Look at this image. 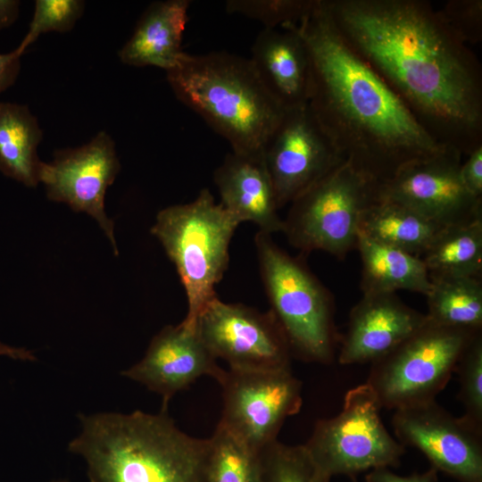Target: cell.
I'll return each instance as SVG.
<instances>
[{
    "label": "cell",
    "instance_id": "1",
    "mask_svg": "<svg viewBox=\"0 0 482 482\" xmlns=\"http://www.w3.org/2000/svg\"><path fill=\"white\" fill-rule=\"evenodd\" d=\"M345 44L399 96L430 137L467 156L482 145V70L424 0H323Z\"/></svg>",
    "mask_w": 482,
    "mask_h": 482
},
{
    "label": "cell",
    "instance_id": "2",
    "mask_svg": "<svg viewBox=\"0 0 482 482\" xmlns=\"http://www.w3.org/2000/svg\"><path fill=\"white\" fill-rule=\"evenodd\" d=\"M311 62L308 106L342 156L373 185L448 147L342 39L323 0L295 24Z\"/></svg>",
    "mask_w": 482,
    "mask_h": 482
},
{
    "label": "cell",
    "instance_id": "3",
    "mask_svg": "<svg viewBox=\"0 0 482 482\" xmlns=\"http://www.w3.org/2000/svg\"><path fill=\"white\" fill-rule=\"evenodd\" d=\"M80 431L68 451L80 456L90 482H205L209 441L158 413L79 414Z\"/></svg>",
    "mask_w": 482,
    "mask_h": 482
},
{
    "label": "cell",
    "instance_id": "4",
    "mask_svg": "<svg viewBox=\"0 0 482 482\" xmlns=\"http://www.w3.org/2000/svg\"><path fill=\"white\" fill-rule=\"evenodd\" d=\"M166 78L177 99L235 153L262 155L286 112L264 87L249 58L229 52L184 53Z\"/></svg>",
    "mask_w": 482,
    "mask_h": 482
},
{
    "label": "cell",
    "instance_id": "5",
    "mask_svg": "<svg viewBox=\"0 0 482 482\" xmlns=\"http://www.w3.org/2000/svg\"><path fill=\"white\" fill-rule=\"evenodd\" d=\"M240 222L217 203L208 188L187 204L160 211L151 233L174 263L187 299L181 321L196 328L206 305L217 297L215 287L229 262L230 241Z\"/></svg>",
    "mask_w": 482,
    "mask_h": 482
},
{
    "label": "cell",
    "instance_id": "6",
    "mask_svg": "<svg viewBox=\"0 0 482 482\" xmlns=\"http://www.w3.org/2000/svg\"><path fill=\"white\" fill-rule=\"evenodd\" d=\"M254 244L270 311L292 353L307 362L329 364L337 341L330 292L303 261L280 248L271 235L258 231Z\"/></svg>",
    "mask_w": 482,
    "mask_h": 482
},
{
    "label": "cell",
    "instance_id": "7",
    "mask_svg": "<svg viewBox=\"0 0 482 482\" xmlns=\"http://www.w3.org/2000/svg\"><path fill=\"white\" fill-rule=\"evenodd\" d=\"M480 332L428 319L411 337L371 363L365 383L381 408L397 410L436 400L461 354Z\"/></svg>",
    "mask_w": 482,
    "mask_h": 482
},
{
    "label": "cell",
    "instance_id": "8",
    "mask_svg": "<svg viewBox=\"0 0 482 482\" xmlns=\"http://www.w3.org/2000/svg\"><path fill=\"white\" fill-rule=\"evenodd\" d=\"M373 184L344 162L291 204L282 232L295 248L344 259L356 248L362 212Z\"/></svg>",
    "mask_w": 482,
    "mask_h": 482
},
{
    "label": "cell",
    "instance_id": "9",
    "mask_svg": "<svg viewBox=\"0 0 482 482\" xmlns=\"http://www.w3.org/2000/svg\"><path fill=\"white\" fill-rule=\"evenodd\" d=\"M380 410L375 393L364 383L346 393L337 416L317 421L303 445L324 475L351 478L399 466L405 447L385 428Z\"/></svg>",
    "mask_w": 482,
    "mask_h": 482
},
{
    "label": "cell",
    "instance_id": "10",
    "mask_svg": "<svg viewBox=\"0 0 482 482\" xmlns=\"http://www.w3.org/2000/svg\"><path fill=\"white\" fill-rule=\"evenodd\" d=\"M219 425L261 453L277 440L285 420L302 406V383L291 372L229 369L221 381Z\"/></svg>",
    "mask_w": 482,
    "mask_h": 482
},
{
    "label": "cell",
    "instance_id": "11",
    "mask_svg": "<svg viewBox=\"0 0 482 482\" xmlns=\"http://www.w3.org/2000/svg\"><path fill=\"white\" fill-rule=\"evenodd\" d=\"M196 328L211 353L231 370H291L288 340L270 310L262 312L217 296L200 314Z\"/></svg>",
    "mask_w": 482,
    "mask_h": 482
},
{
    "label": "cell",
    "instance_id": "12",
    "mask_svg": "<svg viewBox=\"0 0 482 482\" xmlns=\"http://www.w3.org/2000/svg\"><path fill=\"white\" fill-rule=\"evenodd\" d=\"M461 159L459 152L446 148L411 163L373 185L374 199L401 204L443 228L482 218V198L473 196L461 182Z\"/></svg>",
    "mask_w": 482,
    "mask_h": 482
},
{
    "label": "cell",
    "instance_id": "13",
    "mask_svg": "<svg viewBox=\"0 0 482 482\" xmlns=\"http://www.w3.org/2000/svg\"><path fill=\"white\" fill-rule=\"evenodd\" d=\"M262 158L279 209L345 162L308 104L285 112Z\"/></svg>",
    "mask_w": 482,
    "mask_h": 482
},
{
    "label": "cell",
    "instance_id": "14",
    "mask_svg": "<svg viewBox=\"0 0 482 482\" xmlns=\"http://www.w3.org/2000/svg\"><path fill=\"white\" fill-rule=\"evenodd\" d=\"M392 426L397 441L420 450L437 471L460 482H482V431L436 400L395 410Z\"/></svg>",
    "mask_w": 482,
    "mask_h": 482
},
{
    "label": "cell",
    "instance_id": "15",
    "mask_svg": "<svg viewBox=\"0 0 482 482\" xmlns=\"http://www.w3.org/2000/svg\"><path fill=\"white\" fill-rule=\"evenodd\" d=\"M120 170L115 143L105 131L82 146L56 151L54 160L42 162L39 170V182L47 197L92 216L111 241L115 255L113 222L105 214L104 196Z\"/></svg>",
    "mask_w": 482,
    "mask_h": 482
},
{
    "label": "cell",
    "instance_id": "16",
    "mask_svg": "<svg viewBox=\"0 0 482 482\" xmlns=\"http://www.w3.org/2000/svg\"><path fill=\"white\" fill-rule=\"evenodd\" d=\"M225 372L197 328L180 322L164 327L153 337L144 357L120 374L161 395V410H168L172 397L199 378L210 376L220 383Z\"/></svg>",
    "mask_w": 482,
    "mask_h": 482
},
{
    "label": "cell",
    "instance_id": "17",
    "mask_svg": "<svg viewBox=\"0 0 482 482\" xmlns=\"http://www.w3.org/2000/svg\"><path fill=\"white\" fill-rule=\"evenodd\" d=\"M427 315L404 303L395 293L362 294L349 314L338 353L343 365L380 359L416 332Z\"/></svg>",
    "mask_w": 482,
    "mask_h": 482
},
{
    "label": "cell",
    "instance_id": "18",
    "mask_svg": "<svg viewBox=\"0 0 482 482\" xmlns=\"http://www.w3.org/2000/svg\"><path fill=\"white\" fill-rule=\"evenodd\" d=\"M249 60L264 87L285 111L308 104L311 62L295 24L262 29Z\"/></svg>",
    "mask_w": 482,
    "mask_h": 482
},
{
    "label": "cell",
    "instance_id": "19",
    "mask_svg": "<svg viewBox=\"0 0 482 482\" xmlns=\"http://www.w3.org/2000/svg\"><path fill=\"white\" fill-rule=\"evenodd\" d=\"M213 181L220 204L240 223L251 221L270 235L282 232L283 219L262 154L228 153Z\"/></svg>",
    "mask_w": 482,
    "mask_h": 482
},
{
    "label": "cell",
    "instance_id": "20",
    "mask_svg": "<svg viewBox=\"0 0 482 482\" xmlns=\"http://www.w3.org/2000/svg\"><path fill=\"white\" fill-rule=\"evenodd\" d=\"M190 4L189 0L152 3L119 51L120 61L130 66H155L165 71L175 67L185 53L182 40Z\"/></svg>",
    "mask_w": 482,
    "mask_h": 482
},
{
    "label": "cell",
    "instance_id": "21",
    "mask_svg": "<svg viewBox=\"0 0 482 482\" xmlns=\"http://www.w3.org/2000/svg\"><path fill=\"white\" fill-rule=\"evenodd\" d=\"M362 294L411 291L426 295L431 286L421 257L358 235Z\"/></svg>",
    "mask_w": 482,
    "mask_h": 482
},
{
    "label": "cell",
    "instance_id": "22",
    "mask_svg": "<svg viewBox=\"0 0 482 482\" xmlns=\"http://www.w3.org/2000/svg\"><path fill=\"white\" fill-rule=\"evenodd\" d=\"M444 229L407 206L384 199H373L359 223V234L420 257Z\"/></svg>",
    "mask_w": 482,
    "mask_h": 482
},
{
    "label": "cell",
    "instance_id": "23",
    "mask_svg": "<svg viewBox=\"0 0 482 482\" xmlns=\"http://www.w3.org/2000/svg\"><path fill=\"white\" fill-rule=\"evenodd\" d=\"M43 131L24 104L0 102V171L27 187L39 183Z\"/></svg>",
    "mask_w": 482,
    "mask_h": 482
},
{
    "label": "cell",
    "instance_id": "24",
    "mask_svg": "<svg viewBox=\"0 0 482 482\" xmlns=\"http://www.w3.org/2000/svg\"><path fill=\"white\" fill-rule=\"evenodd\" d=\"M420 257L429 278H482V218L444 229Z\"/></svg>",
    "mask_w": 482,
    "mask_h": 482
},
{
    "label": "cell",
    "instance_id": "25",
    "mask_svg": "<svg viewBox=\"0 0 482 482\" xmlns=\"http://www.w3.org/2000/svg\"><path fill=\"white\" fill-rule=\"evenodd\" d=\"M426 295L431 321L450 327L482 329V278H430Z\"/></svg>",
    "mask_w": 482,
    "mask_h": 482
},
{
    "label": "cell",
    "instance_id": "26",
    "mask_svg": "<svg viewBox=\"0 0 482 482\" xmlns=\"http://www.w3.org/2000/svg\"><path fill=\"white\" fill-rule=\"evenodd\" d=\"M208 441L205 482H265L261 453L219 424Z\"/></svg>",
    "mask_w": 482,
    "mask_h": 482
},
{
    "label": "cell",
    "instance_id": "27",
    "mask_svg": "<svg viewBox=\"0 0 482 482\" xmlns=\"http://www.w3.org/2000/svg\"><path fill=\"white\" fill-rule=\"evenodd\" d=\"M265 482H330L314 464L304 446L276 440L261 453Z\"/></svg>",
    "mask_w": 482,
    "mask_h": 482
},
{
    "label": "cell",
    "instance_id": "28",
    "mask_svg": "<svg viewBox=\"0 0 482 482\" xmlns=\"http://www.w3.org/2000/svg\"><path fill=\"white\" fill-rule=\"evenodd\" d=\"M455 371L459 375V399L467 422L482 431V334L476 335L461 354Z\"/></svg>",
    "mask_w": 482,
    "mask_h": 482
},
{
    "label": "cell",
    "instance_id": "29",
    "mask_svg": "<svg viewBox=\"0 0 482 482\" xmlns=\"http://www.w3.org/2000/svg\"><path fill=\"white\" fill-rule=\"evenodd\" d=\"M313 0H228V13L261 22L263 29L296 24L310 10Z\"/></svg>",
    "mask_w": 482,
    "mask_h": 482
},
{
    "label": "cell",
    "instance_id": "30",
    "mask_svg": "<svg viewBox=\"0 0 482 482\" xmlns=\"http://www.w3.org/2000/svg\"><path fill=\"white\" fill-rule=\"evenodd\" d=\"M85 2L81 0H37L29 29L17 47L21 54L43 33H65L72 29L83 14Z\"/></svg>",
    "mask_w": 482,
    "mask_h": 482
},
{
    "label": "cell",
    "instance_id": "31",
    "mask_svg": "<svg viewBox=\"0 0 482 482\" xmlns=\"http://www.w3.org/2000/svg\"><path fill=\"white\" fill-rule=\"evenodd\" d=\"M439 11L453 29L468 46L481 41V0H450Z\"/></svg>",
    "mask_w": 482,
    "mask_h": 482
},
{
    "label": "cell",
    "instance_id": "32",
    "mask_svg": "<svg viewBox=\"0 0 482 482\" xmlns=\"http://www.w3.org/2000/svg\"><path fill=\"white\" fill-rule=\"evenodd\" d=\"M460 177L473 196L482 198V145L466 156V161L461 164Z\"/></svg>",
    "mask_w": 482,
    "mask_h": 482
},
{
    "label": "cell",
    "instance_id": "33",
    "mask_svg": "<svg viewBox=\"0 0 482 482\" xmlns=\"http://www.w3.org/2000/svg\"><path fill=\"white\" fill-rule=\"evenodd\" d=\"M437 470L433 467L422 473L401 476L392 472L388 468H378L370 470L365 476L366 482H436Z\"/></svg>",
    "mask_w": 482,
    "mask_h": 482
},
{
    "label": "cell",
    "instance_id": "34",
    "mask_svg": "<svg viewBox=\"0 0 482 482\" xmlns=\"http://www.w3.org/2000/svg\"><path fill=\"white\" fill-rule=\"evenodd\" d=\"M21 55L17 48L7 54L0 53V94L15 82L21 69Z\"/></svg>",
    "mask_w": 482,
    "mask_h": 482
},
{
    "label": "cell",
    "instance_id": "35",
    "mask_svg": "<svg viewBox=\"0 0 482 482\" xmlns=\"http://www.w3.org/2000/svg\"><path fill=\"white\" fill-rule=\"evenodd\" d=\"M20 1L0 0V29L11 26L18 18Z\"/></svg>",
    "mask_w": 482,
    "mask_h": 482
},
{
    "label": "cell",
    "instance_id": "36",
    "mask_svg": "<svg viewBox=\"0 0 482 482\" xmlns=\"http://www.w3.org/2000/svg\"><path fill=\"white\" fill-rule=\"evenodd\" d=\"M0 356H5L19 361H36L33 352L23 348L8 345L0 342Z\"/></svg>",
    "mask_w": 482,
    "mask_h": 482
},
{
    "label": "cell",
    "instance_id": "37",
    "mask_svg": "<svg viewBox=\"0 0 482 482\" xmlns=\"http://www.w3.org/2000/svg\"><path fill=\"white\" fill-rule=\"evenodd\" d=\"M50 482H69V481L65 478H56V479L51 480Z\"/></svg>",
    "mask_w": 482,
    "mask_h": 482
},
{
    "label": "cell",
    "instance_id": "38",
    "mask_svg": "<svg viewBox=\"0 0 482 482\" xmlns=\"http://www.w3.org/2000/svg\"><path fill=\"white\" fill-rule=\"evenodd\" d=\"M351 480H352V482H358L357 478L355 477H351Z\"/></svg>",
    "mask_w": 482,
    "mask_h": 482
}]
</instances>
